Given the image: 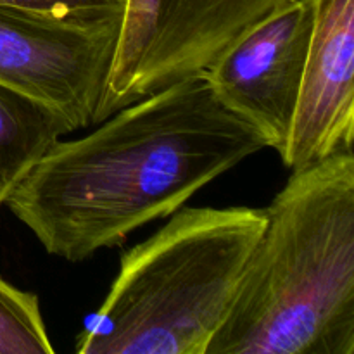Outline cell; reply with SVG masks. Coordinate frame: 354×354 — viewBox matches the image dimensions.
Returning <instances> with one entry per match:
<instances>
[{
  "label": "cell",
  "mask_w": 354,
  "mask_h": 354,
  "mask_svg": "<svg viewBox=\"0 0 354 354\" xmlns=\"http://www.w3.org/2000/svg\"><path fill=\"white\" fill-rule=\"evenodd\" d=\"M313 28L283 166L301 169L354 138V0H310Z\"/></svg>",
  "instance_id": "7"
},
{
  "label": "cell",
  "mask_w": 354,
  "mask_h": 354,
  "mask_svg": "<svg viewBox=\"0 0 354 354\" xmlns=\"http://www.w3.org/2000/svg\"><path fill=\"white\" fill-rule=\"evenodd\" d=\"M294 0H127L95 123L203 75L251 28Z\"/></svg>",
  "instance_id": "4"
},
{
  "label": "cell",
  "mask_w": 354,
  "mask_h": 354,
  "mask_svg": "<svg viewBox=\"0 0 354 354\" xmlns=\"http://www.w3.org/2000/svg\"><path fill=\"white\" fill-rule=\"evenodd\" d=\"M311 28L310 0H294L251 28L203 73L221 106L277 152L292 127Z\"/></svg>",
  "instance_id": "6"
},
{
  "label": "cell",
  "mask_w": 354,
  "mask_h": 354,
  "mask_svg": "<svg viewBox=\"0 0 354 354\" xmlns=\"http://www.w3.org/2000/svg\"><path fill=\"white\" fill-rule=\"evenodd\" d=\"M265 225V207H180L121 256L75 351L206 354Z\"/></svg>",
  "instance_id": "3"
},
{
  "label": "cell",
  "mask_w": 354,
  "mask_h": 354,
  "mask_svg": "<svg viewBox=\"0 0 354 354\" xmlns=\"http://www.w3.org/2000/svg\"><path fill=\"white\" fill-rule=\"evenodd\" d=\"M265 140L194 75L59 138L6 206L45 252L82 263L165 220Z\"/></svg>",
  "instance_id": "1"
},
{
  "label": "cell",
  "mask_w": 354,
  "mask_h": 354,
  "mask_svg": "<svg viewBox=\"0 0 354 354\" xmlns=\"http://www.w3.org/2000/svg\"><path fill=\"white\" fill-rule=\"evenodd\" d=\"M127 0H0V6L40 10L57 16H102L123 12Z\"/></svg>",
  "instance_id": "10"
},
{
  "label": "cell",
  "mask_w": 354,
  "mask_h": 354,
  "mask_svg": "<svg viewBox=\"0 0 354 354\" xmlns=\"http://www.w3.org/2000/svg\"><path fill=\"white\" fill-rule=\"evenodd\" d=\"M66 133L73 130L57 111L0 83V206Z\"/></svg>",
  "instance_id": "8"
},
{
  "label": "cell",
  "mask_w": 354,
  "mask_h": 354,
  "mask_svg": "<svg viewBox=\"0 0 354 354\" xmlns=\"http://www.w3.org/2000/svg\"><path fill=\"white\" fill-rule=\"evenodd\" d=\"M206 354H354V152L294 169L265 207Z\"/></svg>",
  "instance_id": "2"
},
{
  "label": "cell",
  "mask_w": 354,
  "mask_h": 354,
  "mask_svg": "<svg viewBox=\"0 0 354 354\" xmlns=\"http://www.w3.org/2000/svg\"><path fill=\"white\" fill-rule=\"evenodd\" d=\"M38 296L0 279V354H52Z\"/></svg>",
  "instance_id": "9"
},
{
  "label": "cell",
  "mask_w": 354,
  "mask_h": 354,
  "mask_svg": "<svg viewBox=\"0 0 354 354\" xmlns=\"http://www.w3.org/2000/svg\"><path fill=\"white\" fill-rule=\"evenodd\" d=\"M121 17L0 6V83L57 111L73 131L93 127Z\"/></svg>",
  "instance_id": "5"
}]
</instances>
